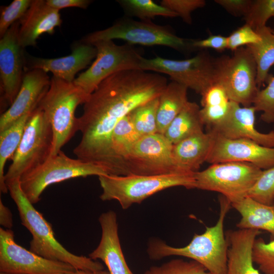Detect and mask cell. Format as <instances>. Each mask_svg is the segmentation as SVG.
I'll return each instance as SVG.
<instances>
[{
  "label": "cell",
  "instance_id": "cell-23",
  "mask_svg": "<svg viewBox=\"0 0 274 274\" xmlns=\"http://www.w3.org/2000/svg\"><path fill=\"white\" fill-rule=\"evenodd\" d=\"M213 144L210 131L194 134L173 145V154L178 168L183 173H194L206 162Z\"/></svg>",
  "mask_w": 274,
  "mask_h": 274
},
{
  "label": "cell",
  "instance_id": "cell-15",
  "mask_svg": "<svg viewBox=\"0 0 274 274\" xmlns=\"http://www.w3.org/2000/svg\"><path fill=\"white\" fill-rule=\"evenodd\" d=\"M213 144L206 162L215 164L226 162L251 163L262 170L274 166V148L263 146L248 139H230L211 130Z\"/></svg>",
  "mask_w": 274,
  "mask_h": 274
},
{
  "label": "cell",
  "instance_id": "cell-24",
  "mask_svg": "<svg viewBox=\"0 0 274 274\" xmlns=\"http://www.w3.org/2000/svg\"><path fill=\"white\" fill-rule=\"evenodd\" d=\"M231 207L241 216L236 224L238 229L263 230L269 233L270 241L274 240V204H263L247 196Z\"/></svg>",
  "mask_w": 274,
  "mask_h": 274
},
{
  "label": "cell",
  "instance_id": "cell-4",
  "mask_svg": "<svg viewBox=\"0 0 274 274\" xmlns=\"http://www.w3.org/2000/svg\"><path fill=\"white\" fill-rule=\"evenodd\" d=\"M90 95L73 82L54 76L50 80L49 87L37 108L43 112L52 127L51 156L58 154L78 131L76 110L87 101Z\"/></svg>",
  "mask_w": 274,
  "mask_h": 274
},
{
  "label": "cell",
  "instance_id": "cell-35",
  "mask_svg": "<svg viewBox=\"0 0 274 274\" xmlns=\"http://www.w3.org/2000/svg\"><path fill=\"white\" fill-rule=\"evenodd\" d=\"M248 196L263 204H274V166L263 170Z\"/></svg>",
  "mask_w": 274,
  "mask_h": 274
},
{
  "label": "cell",
  "instance_id": "cell-1",
  "mask_svg": "<svg viewBox=\"0 0 274 274\" xmlns=\"http://www.w3.org/2000/svg\"><path fill=\"white\" fill-rule=\"evenodd\" d=\"M167 83L164 75L140 69L120 71L103 80L78 117L81 138L73 150L77 158L102 166L109 175H123L112 150L113 131L134 109L158 97Z\"/></svg>",
  "mask_w": 274,
  "mask_h": 274
},
{
  "label": "cell",
  "instance_id": "cell-10",
  "mask_svg": "<svg viewBox=\"0 0 274 274\" xmlns=\"http://www.w3.org/2000/svg\"><path fill=\"white\" fill-rule=\"evenodd\" d=\"M262 171L246 162L212 164L194 173L195 188L218 192L234 203L248 196Z\"/></svg>",
  "mask_w": 274,
  "mask_h": 274
},
{
  "label": "cell",
  "instance_id": "cell-36",
  "mask_svg": "<svg viewBox=\"0 0 274 274\" xmlns=\"http://www.w3.org/2000/svg\"><path fill=\"white\" fill-rule=\"evenodd\" d=\"M253 260L264 274H274V240L266 243L256 238L253 245Z\"/></svg>",
  "mask_w": 274,
  "mask_h": 274
},
{
  "label": "cell",
  "instance_id": "cell-34",
  "mask_svg": "<svg viewBox=\"0 0 274 274\" xmlns=\"http://www.w3.org/2000/svg\"><path fill=\"white\" fill-rule=\"evenodd\" d=\"M272 17H274V0H252L244 19L246 24L256 30L266 26Z\"/></svg>",
  "mask_w": 274,
  "mask_h": 274
},
{
  "label": "cell",
  "instance_id": "cell-13",
  "mask_svg": "<svg viewBox=\"0 0 274 274\" xmlns=\"http://www.w3.org/2000/svg\"><path fill=\"white\" fill-rule=\"evenodd\" d=\"M173 144L158 132L141 136L124 159L128 175H162L181 172L173 154Z\"/></svg>",
  "mask_w": 274,
  "mask_h": 274
},
{
  "label": "cell",
  "instance_id": "cell-43",
  "mask_svg": "<svg viewBox=\"0 0 274 274\" xmlns=\"http://www.w3.org/2000/svg\"><path fill=\"white\" fill-rule=\"evenodd\" d=\"M92 1L89 0H47V4L51 7L59 10L70 7L85 9Z\"/></svg>",
  "mask_w": 274,
  "mask_h": 274
},
{
  "label": "cell",
  "instance_id": "cell-29",
  "mask_svg": "<svg viewBox=\"0 0 274 274\" xmlns=\"http://www.w3.org/2000/svg\"><path fill=\"white\" fill-rule=\"evenodd\" d=\"M31 113L23 115L0 131V191L2 193H7L9 191L5 179V164L8 160L12 159L18 147Z\"/></svg>",
  "mask_w": 274,
  "mask_h": 274
},
{
  "label": "cell",
  "instance_id": "cell-17",
  "mask_svg": "<svg viewBox=\"0 0 274 274\" xmlns=\"http://www.w3.org/2000/svg\"><path fill=\"white\" fill-rule=\"evenodd\" d=\"M50 80L47 73L43 70L32 69L26 72L15 99L1 116L0 131L37 108L49 87Z\"/></svg>",
  "mask_w": 274,
  "mask_h": 274
},
{
  "label": "cell",
  "instance_id": "cell-8",
  "mask_svg": "<svg viewBox=\"0 0 274 274\" xmlns=\"http://www.w3.org/2000/svg\"><path fill=\"white\" fill-rule=\"evenodd\" d=\"M214 67L215 83L224 88L230 101L243 107L253 105L259 91L257 66L247 46L234 51L231 56L215 58Z\"/></svg>",
  "mask_w": 274,
  "mask_h": 274
},
{
  "label": "cell",
  "instance_id": "cell-7",
  "mask_svg": "<svg viewBox=\"0 0 274 274\" xmlns=\"http://www.w3.org/2000/svg\"><path fill=\"white\" fill-rule=\"evenodd\" d=\"M107 175L109 174L105 167L70 158L61 150L23 175L19 181L22 191L33 204L40 201L45 189L53 184L79 177Z\"/></svg>",
  "mask_w": 274,
  "mask_h": 274
},
{
  "label": "cell",
  "instance_id": "cell-11",
  "mask_svg": "<svg viewBox=\"0 0 274 274\" xmlns=\"http://www.w3.org/2000/svg\"><path fill=\"white\" fill-rule=\"evenodd\" d=\"M91 45L97 54L91 65L73 83L91 94L105 79L117 72L140 69L143 58L141 49L128 43L117 45L113 40H100Z\"/></svg>",
  "mask_w": 274,
  "mask_h": 274
},
{
  "label": "cell",
  "instance_id": "cell-26",
  "mask_svg": "<svg viewBox=\"0 0 274 274\" xmlns=\"http://www.w3.org/2000/svg\"><path fill=\"white\" fill-rule=\"evenodd\" d=\"M200 110L197 103L188 101L170 123L164 135L173 145L203 131Z\"/></svg>",
  "mask_w": 274,
  "mask_h": 274
},
{
  "label": "cell",
  "instance_id": "cell-27",
  "mask_svg": "<svg viewBox=\"0 0 274 274\" xmlns=\"http://www.w3.org/2000/svg\"><path fill=\"white\" fill-rule=\"evenodd\" d=\"M201 96L200 115L204 125L209 128L226 118L230 109L231 101L224 88L217 83Z\"/></svg>",
  "mask_w": 274,
  "mask_h": 274
},
{
  "label": "cell",
  "instance_id": "cell-9",
  "mask_svg": "<svg viewBox=\"0 0 274 274\" xmlns=\"http://www.w3.org/2000/svg\"><path fill=\"white\" fill-rule=\"evenodd\" d=\"M53 135L51 124L38 108L31 113L24 133L5 174L7 185L44 163L50 156Z\"/></svg>",
  "mask_w": 274,
  "mask_h": 274
},
{
  "label": "cell",
  "instance_id": "cell-22",
  "mask_svg": "<svg viewBox=\"0 0 274 274\" xmlns=\"http://www.w3.org/2000/svg\"><path fill=\"white\" fill-rule=\"evenodd\" d=\"M261 233L257 229H238L226 232L228 244L226 274H261L254 266V243Z\"/></svg>",
  "mask_w": 274,
  "mask_h": 274
},
{
  "label": "cell",
  "instance_id": "cell-5",
  "mask_svg": "<svg viewBox=\"0 0 274 274\" xmlns=\"http://www.w3.org/2000/svg\"><path fill=\"white\" fill-rule=\"evenodd\" d=\"M194 173L162 175H102L98 177L103 201L116 200L123 209L140 203L149 196L164 189L182 186L195 188Z\"/></svg>",
  "mask_w": 274,
  "mask_h": 274
},
{
  "label": "cell",
  "instance_id": "cell-3",
  "mask_svg": "<svg viewBox=\"0 0 274 274\" xmlns=\"http://www.w3.org/2000/svg\"><path fill=\"white\" fill-rule=\"evenodd\" d=\"M16 204L21 224L31 234L29 250L46 259L64 262L75 269L96 271L104 269L99 262L89 257L75 255L67 251L55 237L52 226L33 206L22 191L19 180L7 185Z\"/></svg>",
  "mask_w": 274,
  "mask_h": 274
},
{
  "label": "cell",
  "instance_id": "cell-47",
  "mask_svg": "<svg viewBox=\"0 0 274 274\" xmlns=\"http://www.w3.org/2000/svg\"><path fill=\"white\" fill-rule=\"evenodd\" d=\"M273 32H274V30H273Z\"/></svg>",
  "mask_w": 274,
  "mask_h": 274
},
{
  "label": "cell",
  "instance_id": "cell-38",
  "mask_svg": "<svg viewBox=\"0 0 274 274\" xmlns=\"http://www.w3.org/2000/svg\"><path fill=\"white\" fill-rule=\"evenodd\" d=\"M32 1L14 0L9 6L2 7L0 16V37L2 38L11 26L19 20L29 8Z\"/></svg>",
  "mask_w": 274,
  "mask_h": 274
},
{
  "label": "cell",
  "instance_id": "cell-46",
  "mask_svg": "<svg viewBox=\"0 0 274 274\" xmlns=\"http://www.w3.org/2000/svg\"><path fill=\"white\" fill-rule=\"evenodd\" d=\"M0 274H17V273H9L0 272Z\"/></svg>",
  "mask_w": 274,
  "mask_h": 274
},
{
  "label": "cell",
  "instance_id": "cell-40",
  "mask_svg": "<svg viewBox=\"0 0 274 274\" xmlns=\"http://www.w3.org/2000/svg\"><path fill=\"white\" fill-rule=\"evenodd\" d=\"M227 37V49L233 51L244 45L255 44L261 41V38L256 31L246 23Z\"/></svg>",
  "mask_w": 274,
  "mask_h": 274
},
{
  "label": "cell",
  "instance_id": "cell-39",
  "mask_svg": "<svg viewBox=\"0 0 274 274\" xmlns=\"http://www.w3.org/2000/svg\"><path fill=\"white\" fill-rule=\"evenodd\" d=\"M204 0H162L160 5L170 10L188 24L192 23V13L206 6Z\"/></svg>",
  "mask_w": 274,
  "mask_h": 274
},
{
  "label": "cell",
  "instance_id": "cell-14",
  "mask_svg": "<svg viewBox=\"0 0 274 274\" xmlns=\"http://www.w3.org/2000/svg\"><path fill=\"white\" fill-rule=\"evenodd\" d=\"M75 270L64 262L49 260L17 244L11 229L0 228V272L65 274Z\"/></svg>",
  "mask_w": 274,
  "mask_h": 274
},
{
  "label": "cell",
  "instance_id": "cell-41",
  "mask_svg": "<svg viewBox=\"0 0 274 274\" xmlns=\"http://www.w3.org/2000/svg\"><path fill=\"white\" fill-rule=\"evenodd\" d=\"M191 45L194 49L212 48L222 52L227 49V37L221 35H211L204 39L192 40Z\"/></svg>",
  "mask_w": 274,
  "mask_h": 274
},
{
  "label": "cell",
  "instance_id": "cell-25",
  "mask_svg": "<svg viewBox=\"0 0 274 274\" xmlns=\"http://www.w3.org/2000/svg\"><path fill=\"white\" fill-rule=\"evenodd\" d=\"M187 90L186 87L175 81L167 83L159 96L157 132L164 134L170 123L189 101Z\"/></svg>",
  "mask_w": 274,
  "mask_h": 274
},
{
  "label": "cell",
  "instance_id": "cell-6",
  "mask_svg": "<svg viewBox=\"0 0 274 274\" xmlns=\"http://www.w3.org/2000/svg\"><path fill=\"white\" fill-rule=\"evenodd\" d=\"M122 40L132 45L162 46L181 52L192 49V40L176 35L168 25L152 21L135 20L126 16L117 19L112 25L95 31L84 37L81 42L92 44L100 40Z\"/></svg>",
  "mask_w": 274,
  "mask_h": 274
},
{
  "label": "cell",
  "instance_id": "cell-33",
  "mask_svg": "<svg viewBox=\"0 0 274 274\" xmlns=\"http://www.w3.org/2000/svg\"><path fill=\"white\" fill-rule=\"evenodd\" d=\"M144 274H212L199 263L190 260L175 259L160 266H153Z\"/></svg>",
  "mask_w": 274,
  "mask_h": 274
},
{
  "label": "cell",
  "instance_id": "cell-37",
  "mask_svg": "<svg viewBox=\"0 0 274 274\" xmlns=\"http://www.w3.org/2000/svg\"><path fill=\"white\" fill-rule=\"evenodd\" d=\"M268 85L259 90L253 104L256 112H262L261 120L265 123H274V77L268 78Z\"/></svg>",
  "mask_w": 274,
  "mask_h": 274
},
{
  "label": "cell",
  "instance_id": "cell-31",
  "mask_svg": "<svg viewBox=\"0 0 274 274\" xmlns=\"http://www.w3.org/2000/svg\"><path fill=\"white\" fill-rule=\"evenodd\" d=\"M116 2L126 16L136 17L140 20L152 21L157 16L178 17L174 12L152 0H117Z\"/></svg>",
  "mask_w": 274,
  "mask_h": 274
},
{
  "label": "cell",
  "instance_id": "cell-45",
  "mask_svg": "<svg viewBox=\"0 0 274 274\" xmlns=\"http://www.w3.org/2000/svg\"><path fill=\"white\" fill-rule=\"evenodd\" d=\"M65 274H110L109 271L105 270H100L96 271L84 270L81 269H75L73 271H69Z\"/></svg>",
  "mask_w": 274,
  "mask_h": 274
},
{
  "label": "cell",
  "instance_id": "cell-32",
  "mask_svg": "<svg viewBox=\"0 0 274 274\" xmlns=\"http://www.w3.org/2000/svg\"><path fill=\"white\" fill-rule=\"evenodd\" d=\"M158 105L159 97L139 106L129 114L133 127L141 136L157 132Z\"/></svg>",
  "mask_w": 274,
  "mask_h": 274
},
{
  "label": "cell",
  "instance_id": "cell-12",
  "mask_svg": "<svg viewBox=\"0 0 274 274\" xmlns=\"http://www.w3.org/2000/svg\"><path fill=\"white\" fill-rule=\"evenodd\" d=\"M214 59L204 51L184 60L159 56L151 58L143 57L140 69L166 75L172 81L202 95L215 84Z\"/></svg>",
  "mask_w": 274,
  "mask_h": 274
},
{
  "label": "cell",
  "instance_id": "cell-42",
  "mask_svg": "<svg viewBox=\"0 0 274 274\" xmlns=\"http://www.w3.org/2000/svg\"><path fill=\"white\" fill-rule=\"evenodd\" d=\"M227 12L234 16H244L247 12L252 0H215Z\"/></svg>",
  "mask_w": 274,
  "mask_h": 274
},
{
  "label": "cell",
  "instance_id": "cell-18",
  "mask_svg": "<svg viewBox=\"0 0 274 274\" xmlns=\"http://www.w3.org/2000/svg\"><path fill=\"white\" fill-rule=\"evenodd\" d=\"M253 106L241 107L231 101L230 111L220 123L208 128L228 139H245L264 147L274 148V131L262 133L255 127V113Z\"/></svg>",
  "mask_w": 274,
  "mask_h": 274
},
{
  "label": "cell",
  "instance_id": "cell-28",
  "mask_svg": "<svg viewBox=\"0 0 274 274\" xmlns=\"http://www.w3.org/2000/svg\"><path fill=\"white\" fill-rule=\"evenodd\" d=\"M255 30L260 37L261 41L247 47L256 64V82L259 88L267 81L269 70L274 64V32L266 25Z\"/></svg>",
  "mask_w": 274,
  "mask_h": 274
},
{
  "label": "cell",
  "instance_id": "cell-2",
  "mask_svg": "<svg viewBox=\"0 0 274 274\" xmlns=\"http://www.w3.org/2000/svg\"><path fill=\"white\" fill-rule=\"evenodd\" d=\"M219 203V216L215 225L206 226L201 234L195 233L191 242L183 247H174L160 240H152L147 249L149 258L158 260L167 256H182L199 263L212 274H226L228 244L224 223L232 207L231 202L222 195Z\"/></svg>",
  "mask_w": 274,
  "mask_h": 274
},
{
  "label": "cell",
  "instance_id": "cell-30",
  "mask_svg": "<svg viewBox=\"0 0 274 274\" xmlns=\"http://www.w3.org/2000/svg\"><path fill=\"white\" fill-rule=\"evenodd\" d=\"M141 137L133 127L129 114L117 124L113 131L111 138L112 150L124 170L125 176L127 175V172L124 159Z\"/></svg>",
  "mask_w": 274,
  "mask_h": 274
},
{
  "label": "cell",
  "instance_id": "cell-16",
  "mask_svg": "<svg viewBox=\"0 0 274 274\" xmlns=\"http://www.w3.org/2000/svg\"><path fill=\"white\" fill-rule=\"evenodd\" d=\"M19 20L0 40V77L3 97L11 105L20 89L23 76L24 55L18 41Z\"/></svg>",
  "mask_w": 274,
  "mask_h": 274
},
{
  "label": "cell",
  "instance_id": "cell-21",
  "mask_svg": "<svg viewBox=\"0 0 274 274\" xmlns=\"http://www.w3.org/2000/svg\"><path fill=\"white\" fill-rule=\"evenodd\" d=\"M96 54V49L93 45L81 42L67 56L55 58L31 57L28 63V69L50 72L56 78L73 82L75 75L90 64Z\"/></svg>",
  "mask_w": 274,
  "mask_h": 274
},
{
  "label": "cell",
  "instance_id": "cell-20",
  "mask_svg": "<svg viewBox=\"0 0 274 274\" xmlns=\"http://www.w3.org/2000/svg\"><path fill=\"white\" fill-rule=\"evenodd\" d=\"M19 22L18 41L24 48L35 46L37 40L43 33L53 34L62 20L59 10L50 7L46 1L33 0Z\"/></svg>",
  "mask_w": 274,
  "mask_h": 274
},
{
  "label": "cell",
  "instance_id": "cell-19",
  "mask_svg": "<svg viewBox=\"0 0 274 274\" xmlns=\"http://www.w3.org/2000/svg\"><path fill=\"white\" fill-rule=\"evenodd\" d=\"M101 228L100 242L89 257L101 260L107 266L110 274H133L129 268L121 249L118 236L117 215L109 211L98 219Z\"/></svg>",
  "mask_w": 274,
  "mask_h": 274
},
{
  "label": "cell",
  "instance_id": "cell-44",
  "mask_svg": "<svg viewBox=\"0 0 274 274\" xmlns=\"http://www.w3.org/2000/svg\"><path fill=\"white\" fill-rule=\"evenodd\" d=\"M0 224L5 229H11L13 226L12 214L9 208L0 199Z\"/></svg>",
  "mask_w": 274,
  "mask_h": 274
}]
</instances>
